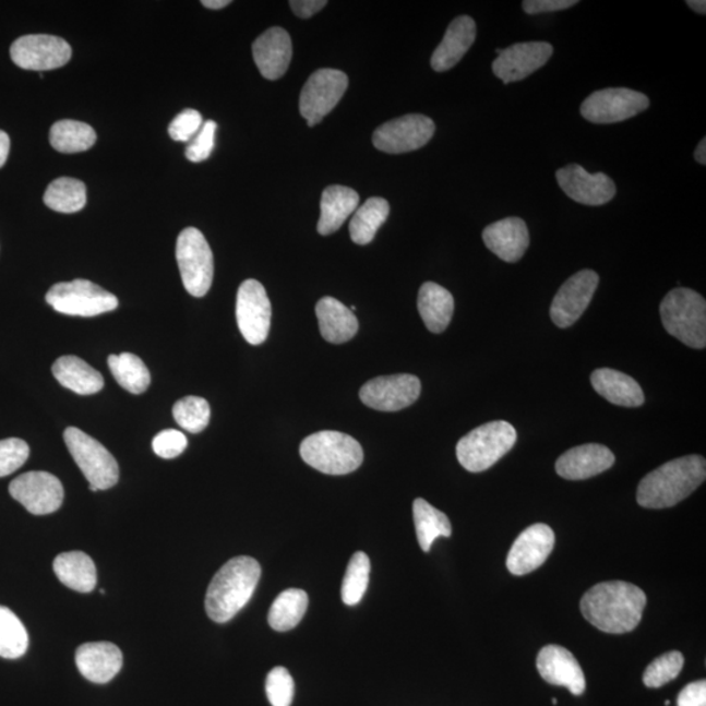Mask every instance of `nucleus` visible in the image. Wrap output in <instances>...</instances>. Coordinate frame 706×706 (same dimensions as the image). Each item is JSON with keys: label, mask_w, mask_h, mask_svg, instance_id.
<instances>
[{"label": "nucleus", "mask_w": 706, "mask_h": 706, "mask_svg": "<svg viewBox=\"0 0 706 706\" xmlns=\"http://www.w3.org/2000/svg\"><path fill=\"white\" fill-rule=\"evenodd\" d=\"M599 276L593 270L573 275L553 297L551 320L560 328H566L579 320L596 294Z\"/></svg>", "instance_id": "obj_17"}, {"label": "nucleus", "mask_w": 706, "mask_h": 706, "mask_svg": "<svg viewBox=\"0 0 706 706\" xmlns=\"http://www.w3.org/2000/svg\"><path fill=\"white\" fill-rule=\"evenodd\" d=\"M684 657L681 651H669L653 661L644 672V684L649 689L663 687L674 681L683 669Z\"/></svg>", "instance_id": "obj_42"}, {"label": "nucleus", "mask_w": 706, "mask_h": 706, "mask_svg": "<svg viewBox=\"0 0 706 706\" xmlns=\"http://www.w3.org/2000/svg\"><path fill=\"white\" fill-rule=\"evenodd\" d=\"M678 706H706V682L685 685L678 696Z\"/></svg>", "instance_id": "obj_49"}, {"label": "nucleus", "mask_w": 706, "mask_h": 706, "mask_svg": "<svg viewBox=\"0 0 706 706\" xmlns=\"http://www.w3.org/2000/svg\"><path fill=\"white\" fill-rule=\"evenodd\" d=\"M64 442L72 458L88 480L92 492L109 490L120 479V467L107 447L75 427L64 431Z\"/></svg>", "instance_id": "obj_7"}, {"label": "nucleus", "mask_w": 706, "mask_h": 706, "mask_svg": "<svg viewBox=\"0 0 706 706\" xmlns=\"http://www.w3.org/2000/svg\"><path fill=\"white\" fill-rule=\"evenodd\" d=\"M56 576L69 589L91 593L97 585L94 560L81 551L63 552L55 560Z\"/></svg>", "instance_id": "obj_32"}, {"label": "nucleus", "mask_w": 706, "mask_h": 706, "mask_svg": "<svg viewBox=\"0 0 706 706\" xmlns=\"http://www.w3.org/2000/svg\"><path fill=\"white\" fill-rule=\"evenodd\" d=\"M315 314L323 339L333 345H342L358 334L359 322L352 310L334 297H323L316 303Z\"/></svg>", "instance_id": "obj_28"}, {"label": "nucleus", "mask_w": 706, "mask_h": 706, "mask_svg": "<svg viewBox=\"0 0 706 706\" xmlns=\"http://www.w3.org/2000/svg\"><path fill=\"white\" fill-rule=\"evenodd\" d=\"M10 493L26 511L36 516L57 512L64 498L61 480L45 471L20 475L12 480Z\"/></svg>", "instance_id": "obj_16"}, {"label": "nucleus", "mask_w": 706, "mask_h": 706, "mask_svg": "<svg viewBox=\"0 0 706 706\" xmlns=\"http://www.w3.org/2000/svg\"><path fill=\"white\" fill-rule=\"evenodd\" d=\"M590 380L594 391L612 405L622 407L644 405L643 388L629 374L615 371V369L602 368L594 371Z\"/></svg>", "instance_id": "obj_27"}, {"label": "nucleus", "mask_w": 706, "mask_h": 706, "mask_svg": "<svg viewBox=\"0 0 706 706\" xmlns=\"http://www.w3.org/2000/svg\"><path fill=\"white\" fill-rule=\"evenodd\" d=\"M188 447V439L176 429H167L156 435L152 441V448L158 457L164 459H173L181 455Z\"/></svg>", "instance_id": "obj_47"}, {"label": "nucleus", "mask_w": 706, "mask_h": 706, "mask_svg": "<svg viewBox=\"0 0 706 706\" xmlns=\"http://www.w3.org/2000/svg\"><path fill=\"white\" fill-rule=\"evenodd\" d=\"M666 332L685 346L703 349L706 346V301L689 288H675L666 295L661 308Z\"/></svg>", "instance_id": "obj_5"}, {"label": "nucleus", "mask_w": 706, "mask_h": 706, "mask_svg": "<svg viewBox=\"0 0 706 706\" xmlns=\"http://www.w3.org/2000/svg\"><path fill=\"white\" fill-rule=\"evenodd\" d=\"M176 423L190 433H201L207 428L211 418L210 405L201 397H184L173 407Z\"/></svg>", "instance_id": "obj_41"}, {"label": "nucleus", "mask_w": 706, "mask_h": 706, "mask_svg": "<svg viewBox=\"0 0 706 706\" xmlns=\"http://www.w3.org/2000/svg\"><path fill=\"white\" fill-rule=\"evenodd\" d=\"M552 704H553V705H558V701H557V698H552Z\"/></svg>", "instance_id": "obj_55"}, {"label": "nucleus", "mask_w": 706, "mask_h": 706, "mask_svg": "<svg viewBox=\"0 0 706 706\" xmlns=\"http://www.w3.org/2000/svg\"><path fill=\"white\" fill-rule=\"evenodd\" d=\"M176 256L188 292L194 297L206 296L214 280V254L200 229L182 230Z\"/></svg>", "instance_id": "obj_8"}, {"label": "nucleus", "mask_w": 706, "mask_h": 706, "mask_svg": "<svg viewBox=\"0 0 706 706\" xmlns=\"http://www.w3.org/2000/svg\"><path fill=\"white\" fill-rule=\"evenodd\" d=\"M202 4L210 10L226 9L230 4L229 0H203Z\"/></svg>", "instance_id": "obj_52"}, {"label": "nucleus", "mask_w": 706, "mask_h": 706, "mask_svg": "<svg viewBox=\"0 0 706 706\" xmlns=\"http://www.w3.org/2000/svg\"><path fill=\"white\" fill-rule=\"evenodd\" d=\"M308 605V594L301 589H288L280 593L268 612L270 626L278 632L294 630L306 615Z\"/></svg>", "instance_id": "obj_35"}, {"label": "nucleus", "mask_w": 706, "mask_h": 706, "mask_svg": "<svg viewBox=\"0 0 706 706\" xmlns=\"http://www.w3.org/2000/svg\"><path fill=\"white\" fill-rule=\"evenodd\" d=\"M516 441V429L506 421L480 426L458 442L459 464L470 472L486 471L510 453Z\"/></svg>", "instance_id": "obj_6"}, {"label": "nucleus", "mask_w": 706, "mask_h": 706, "mask_svg": "<svg viewBox=\"0 0 706 706\" xmlns=\"http://www.w3.org/2000/svg\"><path fill=\"white\" fill-rule=\"evenodd\" d=\"M11 58L20 69L51 71L70 62L72 50L63 38L50 35H28L11 46Z\"/></svg>", "instance_id": "obj_14"}, {"label": "nucleus", "mask_w": 706, "mask_h": 706, "mask_svg": "<svg viewBox=\"0 0 706 706\" xmlns=\"http://www.w3.org/2000/svg\"><path fill=\"white\" fill-rule=\"evenodd\" d=\"M10 147V136L7 135L4 131L0 130V168L3 167L7 161V157H9Z\"/></svg>", "instance_id": "obj_51"}, {"label": "nucleus", "mask_w": 706, "mask_h": 706, "mask_svg": "<svg viewBox=\"0 0 706 706\" xmlns=\"http://www.w3.org/2000/svg\"><path fill=\"white\" fill-rule=\"evenodd\" d=\"M217 124L215 121H207L203 123L200 133L194 136V140L189 142L187 152L188 160L191 163H202L213 154L215 148V134Z\"/></svg>", "instance_id": "obj_46"}, {"label": "nucleus", "mask_w": 706, "mask_h": 706, "mask_svg": "<svg viewBox=\"0 0 706 706\" xmlns=\"http://www.w3.org/2000/svg\"><path fill=\"white\" fill-rule=\"evenodd\" d=\"M253 57L263 77L276 81L286 74L292 61V41L280 26L270 28L255 39Z\"/></svg>", "instance_id": "obj_22"}, {"label": "nucleus", "mask_w": 706, "mask_h": 706, "mask_svg": "<svg viewBox=\"0 0 706 706\" xmlns=\"http://www.w3.org/2000/svg\"><path fill=\"white\" fill-rule=\"evenodd\" d=\"M266 694L273 706H290L294 702L295 683L286 668H275L266 679Z\"/></svg>", "instance_id": "obj_43"}, {"label": "nucleus", "mask_w": 706, "mask_h": 706, "mask_svg": "<svg viewBox=\"0 0 706 706\" xmlns=\"http://www.w3.org/2000/svg\"><path fill=\"white\" fill-rule=\"evenodd\" d=\"M414 523L421 550L431 551L434 540L452 536V525L445 513L435 510L424 499L414 501Z\"/></svg>", "instance_id": "obj_33"}, {"label": "nucleus", "mask_w": 706, "mask_h": 706, "mask_svg": "<svg viewBox=\"0 0 706 706\" xmlns=\"http://www.w3.org/2000/svg\"><path fill=\"white\" fill-rule=\"evenodd\" d=\"M420 392L421 384L417 375H382L361 387L360 399L373 410L394 412L414 405L420 397Z\"/></svg>", "instance_id": "obj_15"}, {"label": "nucleus", "mask_w": 706, "mask_h": 706, "mask_svg": "<svg viewBox=\"0 0 706 706\" xmlns=\"http://www.w3.org/2000/svg\"><path fill=\"white\" fill-rule=\"evenodd\" d=\"M391 214V206L384 198H369L362 206L356 211L351 224H349V235L351 240L358 246H368L371 243L381 228L382 224L387 220Z\"/></svg>", "instance_id": "obj_34"}, {"label": "nucleus", "mask_w": 706, "mask_h": 706, "mask_svg": "<svg viewBox=\"0 0 706 706\" xmlns=\"http://www.w3.org/2000/svg\"><path fill=\"white\" fill-rule=\"evenodd\" d=\"M553 55L549 43H523L501 50L492 70L504 84L524 81L542 69Z\"/></svg>", "instance_id": "obj_20"}, {"label": "nucleus", "mask_w": 706, "mask_h": 706, "mask_svg": "<svg viewBox=\"0 0 706 706\" xmlns=\"http://www.w3.org/2000/svg\"><path fill=\"white\" fill-rule=\"evenodd\" d=\"M327 4L326 0H292L289 3L290 9L297 16L309 19L320 12Z\"/></svg>", "instance_id": "obj_50"}, {"label": "nucleus", "mask_w": 706, "mask_h": 706, "mask_svg": "<svg viewBox=\"0 0 706 706\" xmlns=\"http://www.w3.org/2000/svg\"><path fill=\"white\" fill-rule=\"evenodd\" d=\"M695 158L697 163H701L702 165L706 164V140H704L698 143L697 148L695 151Z\"/></svg>", "instance_id": "obj_53"}, {"label": "nucleus", "mask_w": 706, "mask_h": 706, "mask_svg": "<svg viewBox=\"0 0 706 706\" xmlns=\"http://www.w3.org/2000/svg\"><path fill=\"white\" fill-rule=\"evenodd\" d=\"M75 659L81 674L97 684L110 682L123 665L122 651L111 643H88L79 646Z\"/></svg>", "instance_id": "obj_25"}, {"label": "nucleus", "mask_w": 706, "mask_h": 706, "mask_svg": "<svg viewBox=\"0 0 706 706\" xmlns=\"http://www.w3.org/2000/svg\"><path fill=\"white\" fill-rule=\"evenodd\" d=\"M418 308L429 332L441 334L452 321L453 295L439 284L427 282L419 290Z\"/></svg>", "instance_id": "obj_31"}, {"label": "nucleus", "mask_w": 706, "mask_h": 706, "mask_svg": "<svg viewBox=\"0 0 706 706\" xmlns=\"http://www.w3.org/2000/svg\"><path fill=\"white\" fill-rule=\"evenodd\" d=\"M577 3V0H525L523 9L529 15H538V13L567 10Z\"/></svg>", "instance_id": "obj_48"}, {"label": "nucleus", "mask_w": 706, "mask_h": 706, "mask_svg": "<svg viewBox=\"0 0 706 706\" xmlns=\"http://www.w3.org/2000/svg\"><path fill=\"white\" fill-rule=\"evenodd\" d=\"M706 478L702 455H687L656 468L637 488V503L648 510L675 506L701 487Z\"/></svg>", "instance_id": "obj_2"}, {"label": "nucleus", "mask_w": 706, "mask_h": 706, "mask_svg": "<svg viewBox=\"0 0 706 706\" xmlns=\"http://www.w3.org/2000/svg\"><path fill=\"white\" fill-rule=\"evenodd\" d=\"M691 10H694L697 13L705 15L706 13V2L704 0H689L687 2Z\"/></svg>", "instance_id": "obj_54"}, {"label": "nucleus", "mask_w": 706, "mask_h": 706, "mask_svg": "<svg viewBox=\"0 0 706 706\" xmlns=\"http://www.w3.org/2000/svg\"><path fill=\"white\" fill-rule=\"evenodd\" d=\"M29 637L22 620L4 606H0V657L16 659L28 650Z\"/></svg>", "instance_id": "obj_39"}, {"label": "nucleus", "mask_w": 706, "mask_h": 706, "mask_svg": "<svg viewBox=\"0 0 706 706\" xmlns=\"http://www.w3.org/2000/svg\"><path fill=\"white\" fill-rule=\"evenodd\" d=\"M52 374L63 387L79 395H92L103 391L100 372L77 356H62L52 366Z\"/></svg>", "instance_id": "obj_30"}, {"label": "nucleus", "mask_w": 706, "mask_h": 706, "mask_svg": "<svg viewBox=\"0 0 706 706\" xmlns=\"http://www.w3.org/2000/svg\"><path fill=\"white\" fill-rule=\"evenodd\" d=\"M645 606V593L623 581L593 586L581 599V611L587 622L611 635L635 630L642 622Z\"/></svg>", "instance_id": "obj_1"}, {"label": "nucleus", "mask_w": 706, "mask_h": 706, "mask_svg": "<svg viewBox=\"0 0 706 706\" xmlns=\"http://www.w3.org/2000/svg\"><path fill=\"white\" fill-rule=\"evenodd\" d=\"M665 705H666V706H669V705H670V702H669V701H668V702H665Z\"/></svg>", "instance_id": "obj_56"}, {"label": "nucleus", "mask_w": 706, "mask_h": 706, "mask_svg": "<svg viewBox=\"0 0 706 706\" xmlns=\"http://www.w3.org/2000/svg\"><path fill=\"white\" fill-rule=\"evenodd\" d=\"M237 325L250 345L266 342L272 327V302L265 287L254 279L246 280L239 288L236 303Z\"/></svg>", "instance_id": "obj_12"}, {"label": "nucleus", "mask_w": 706, "mask_h": 706, "mask_svg": "<svg viewBox=\"0 0 706 706\" xmlns=\"http://www.w3.org/2000/svg\"><path fill=\"white\" fill-rule=\"evenodd\" d=\"M615 464L609 447L586 444L571 448L557 462V472L567 480H585L602 474Z\"/></svg>", "instance_id": "obj_23"}, {"label": "nucleus", "mask_w": 706, "mask_h": 706, "mask_svg": "<svg viewBox=\"0 0 706 706\" xmlns=\"http://www.w3.org/2000/svg\"><path fill=\"white\" fill-rule=\"evenodd\" d=\"M260 578L261 565L255 559L239 557L229 560L215 574L208 586V617L216 623L229 622L252 599Z\"/></svg>", "instance_id": "obj_3"}, {"label": "nucleus", "mask_w": 706, "mask_h": 706, "mask_svg": "<svg viewBox=\"0 0 706 706\" xmlns=\"http://www.w3.org/2000/svg\"><path fill=\"white\" fill-rule=\"evenodd\" d=\"M360 202V196L354 189L333 184L322 193L321 217L319 222V234L328 236L338 230L343 223L354 214Z\"/></svg>", "instance_id": "obj_29"}, {"label": "nucleus", "mask_w": 706, "mask_h": 706, "mask_svg": "<svg viewBox=\"0 0 706 706\" xmlns=\"http://www.w3.org/2000/svg\"><path fill=\"white\" fill-rule=\"evenodd\" d=\"M300 454L309 466L327 475L351 474L364 460V452L351 435L335 431L310 434L301 442Z\"/></svg>", "instance_id": "obj_4"}, {"label": "nucleus", "mask_w": 706, "mask_h": 706, "mask_svg": "<svg viewBox=\"0 0 706 706\" xmlns=\"http://www.w3.org/2000/svg\"><path fill=\"white\" fill-rule=\"evenodd\" d=\"M96 131L89 124L72 120L58 121L50 130L52 148L62 154H77L94 147Z\"/></svg>", "instance_id": "obj_36"}, {"label": "nucleus", "mask_w": 706, "mask_h": 706, "mask_svg": "<svg viewBox=\"0 0 706 706\" xmlns=\"http://www.w3.org/2000/svg\"><path fill=\"white\" fill-rule=\"evenodd\" d=\"M369 574H371V560L367 553L356 552L347 566L345 579L342 585V600L347 606L360 602L368 589Z\"/></svg>", "instance_id": "obj_40"}, {"label": "nucleus", "mask_w": 706, "mask_h": 706, "mask_svg": "<svg viewBox=\"0 0 706 706\" xmlns=\"http://www.w3.org/2000/svg\"><path fill=\"white\" fill-rule=\"evenodd\" d=\"M649 97L629 88H607L594 92L581 105L586 121L610 124L630 120L649 108Z\"/></svg>", "instance_id": "obj_10"}, {"label": "nucleus", "mask_w": 706, "mask_h": 706, "mask_svg": "<svg viewBox=\"0 0 706 706\" xmlns=\"http://www.w3.org/2000/svg\"><path fill=\"white\" fill-rule=\"evenodd\" d=\"M46 302L58 313L77 316L100 315L118 307L113 294L84 279L56 284L46 294Z\"/></svg>", "instance_id": "obj_9"}, {"label": "nucleus", "mask_w": 706, "mask_h": 706, "mask_svg": "<svg viewBox=\"0 0 706 706\" xmlns=\"http://www.w3.org/2000/svg\"><path fill=\"white\" fill-rule=\"evenodd\" d=\"M348 88V76L334 69L315 71L303 85L300 96V113L308 127H315L342 100Z\"/></svg>", "instance_id": "obj_11"}, {"label": "nucleus", "mask_w": 706, "mask_h": 706, "mask_svg": "<svg viewBox=\"0 0 706 706\" xmlns=\"http://www.w3.org/2000/svg\"><path fill=\"white\" fill-rule=\"evenodd\" d=\"M559 187L574 202L585 206H603L617 194V184L605 173H587L578 164L557 171Z\"/></svg>", "instance_id": "obj_19"}, {"label": "nucleus", "mask_w": 706, "mask_h": 706, "mask_svg": "<svg viewBox=\"0 0 706 706\" xmlns=\"http://www.w3.org/2000/svg\"><path fill=\"white\" fill-rule=\"evenodd\" d=\"M46 206L61 214H74L87 203V188L75 178L62 177L52 181L44 195Z\"/></svg>", "instance_id": "obj_37"}, {"label": "nucleus", "mask_w": 706, "mask_h": 706, "mask_svg": "<svg viewBox=\"0 0 706 706\" xmlns=\"http://www.w3.org/2000/svg\"><path fill=\"white\" fill-rule=\"evenodd\" d=\"M537 668L547 683L562 685L573 695H583L586 679L583 669L572 653L563 646L547 645L539 651Z\"/></svg>", "instance_id": "obj_21"}, {"label": "nucleus", "mask_w": 706, "mask_h": 706, "mask_svg": "<svg viewBox=\"0 0 706 706\" xmlns=\"http://www.w3.org/2000/svg\"><path fill=\"white\" fill-rule=\"evenodd\" d=\"M200 111L187 109L181 111L169 124V135L176 142H191L203 127Z\"/></svg>", "instance_id": "obj_45"}, {"label": "nucleus", "mask_w": 706, "mask_h": 706, "mask_svg": "<svg viewBox=\"0 0 706 706\" xmlns=\"http://www.w3.org/2000/svg\"><path fill=\"white\" fill-rule=\"evenodd\" d=\"M483 240L493 254L507 263L523 259L530 246L529 229L519 217H506L491 224L484 229Z\"/></svg>", "instance_id": "obj_24"}, {"label": "nucleus", "mask_w": 706, "mask_h": 706, "mask_svg": "<svg viewBox=\"0 0 706 706\" xmlns=\"http://www.w3.org/2000/svg\"><path fill=\"white\" fill-rule=\"evenodd\" d=\"M435 124L426 116L408 115L388 121L373 134L374 147L386 154L399 155L424 147L432 140Z\"/></svg>", "instance_id": "obj_13"}, {"label": "nucleus", "mask_w": 706, "mask_h": 706, "mask_svg": "<svg viewBox=\"0 0 706 706\" xmlns=\"http://www.w3.org/2000/svg\"><path fill=\"white\" fill-rule=\"evenodd\" d=\"M108 364L116 381L131 394H142L151 384V374L142 359L133 354L110 355Z\"/></svg>", "instance_id": "obj_38"}, {"label": "nucleus", "mask_w": 706, "mask_h": 706, "mask_svg": "<svg viewBox=\"0 0 706 706\" xmlns=\"http://www.w3.org/2000/svg\"><path fill=\"white\" fill-rule=\"evenodd\" d=\"M555 547V533L549 525L537 524L519 534L506 559L514 576H525L546 563Z\"/></svg>", "instance_id": "obj_18"}, {"label": "nucleus", "mask_w": 706, "mask_h": 706, "mask_svg": "<svg viewBox=\"0 0 706 706\" xmlns=\"http://www.w3.org/2000/svg\"><path fill=\"white\" fill-rule=\"evenodd\" d=\"M475 38H477V24L470 16L454 19L447 26L444 39L433 52L432 69L438 72L453 69L470 50Z\"/></svg>", "instance_id": "obj_26"}, {"label": "nucleus", "mask_w": 706, "mask_h": 706, "mask_svg": "<svg viewBox=\"0 0 706 706\" xmlns=\"http://www.w3.org/2000/svg\"><path fill=\"white\" fill-rule=\"evenodd\" d=\"M29 458V446L20 439L0 441V478L19 470Z\"/></svg>", "instance_id": "obj_44"}]
</instances>
